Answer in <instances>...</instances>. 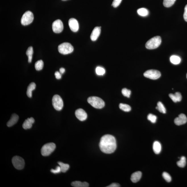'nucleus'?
Wrapping results in <instances>:
<instances>
[{"instance_id": "nucleus-1", "label": "nucleus", "mask_w": 187, "mask_h": 187, "mask_svg": "<svg viewBox=\"0 0 187 187\" xmlns=\"http://www.w3.org/2000/svg\"><path fill=\"white\" fill-rule=\"evenodd\" d=\"M99 146L103 153L107 154L114 153L117 146L115 138L110 134L103 136L101 139Z\"/></svg>"}, {"instance_id": "nucleus-2", "label": "nucleus", "mask_w": 187, "mask_h": 187, "mask_svg": "<svg viewBox=\"0 0 187 187\" xmlns=\"http://www.w3.org/2000/svg\"><path fill=\"white\" fill-rule=\"evenodd\" d=\"M88 102L93 107L96 109H101L105 106L104 101L97 97H90L88 99Z\"/></svg>"}, {"instance_id": "nucleus-3", "label": "nucleus", "mask_w": 187, "mask_h": 187, "mask_svg": "<svg viewBox=\"0 0 187 187\" xmlns=\"http://www.w3.org/2000/svg\"><path fill=\"white\" fill-rule=\"evenodd\" d=\"M161 39L160 36H156L149 40L146 44V48L148 49H154L161 45Z\"/></svg>"}, {"instance_id": "nucleus-4", "label": "nucleus", "mask_w": 187, "mask_h": 187, "mask_svg": "<svg viewBox=\"0 0 187 187\" xmlns=\"http://www.w3.org/2000/svg\"><path fill=\"white\" fill-rule=\"evenodd\" d=\"M58 50L62 54L67 55L73 51L74 47L69 43L65 42L59 45Z\"/></svg>"}, {"instance_id": "nucleus-5", "label": "nucleus", "mask_w": 187, "mask_h": 187, "mask_svg": "<svg viewBox=\"0 0 187 187\" xmlns=\"http://www.w3.org/2000/svg\"><path fill=\"white\" fill-rule=\"evenodd\" d=\"M56 146L53 143H49L45 144L41 149V153L42 156H48L54 151Z\"/></svg>"}, {"instance_id": "nucleus-6", "label": "nucleus", "mask_w": 187, "mask_h": 187, "mask_svg": "<svg viewBox=\"0 0 187 187\" xmlns=\"http://www.w3.org/2000/svg\"><path fill=\"white\" fill-rule=\"evenodd\" d=\"M52 103L55 110L59 111L63 109V103L61 97L58 95H55L52 99Z\"/></svg>"}, {"instance_id": "nucleus-7", "label": "nucleus", "mask_w": 187, "mask_h": 187, "mask_svg": "<svg viewBox=\"0 0 187 187\" xmlns=\"http://www.w3.org/2000/svg\"><path fill=\"white\" fill-rule=\"evenodd\" d=\"M34 20V16L32 13L30 11H27L23 14L21 20L22 24L24 26L30 24Z\"/></svg>"}, {"instance_id": "nucleus-8", "label": "nucleus", "mask_w": 187, "mask_h": 187, "mask_svg": "<svg viewBox=\"0 0 187 187\" xmlns=\"http://www.w3.org/2000/svg\"><path fill=\"white\" fill-rule=\"evenodd\" d=\"M12 163L14 167L18 170H21L24 167V160L20 156L14 157L12 159Z\"/></svg>"}, {"instance_id": "nucleus-9", "label": "nucleus", "mask_w": 187, "mask_h": 187, "mask_svg": "<svg viewBox=\"0 0 187 187\" xmlns=\"http://www.w3.org/2000/svg\"><path fill=\"white\" fill-rule=\"evenodd\" d=\"M144 76L151 80H157L161 76V73L159 71L156 70H149L144 74Z\"/></svg>"}, {"instance_id": "nucleus-10", "label": "nucleus", "mask_w": 187, "mask_h": 187, "mask_svg": "<svg viewBox=\"0 0 187 187\" xmlns=\"http://www.w3.org/2000/svg\"><path fill=\"white\" fill-rule=\"evenodd\" d=\"M52 28L54 32L56 33L61 32L63 29L62 22L60 20H55L52 24Z\"/></svg>"}, {"instance_id": "nucleus-11", "label": "nucleus", "mask_w": 187, "mask_h": 187, "mask_svg": "<svg viewBox=\"0 0 187 187\" xmlns=\"http://www.w3.org/2000/svg\"><path fill=\"white\" fill-rule=\"evenodd\" d=\"M75 115L76 118L82 121H85L88 117L86 112L82 109H78L76 110Z\"/></svg>"}, {"instance_id": "nucleus-12", "label": "nucleus", "mask_w": 187, "mask_h": 187, "mask_svg": "<svg viewBox=\"0 0 187 187\" xmlns=\"http://www.w3.org/2000/svg\"><path fill=\"white\" fill-rule=\"evenodd\" d=\"M68 24L70 30L73 32H77L79 28L78 22L74 18H71L68 21Z\"/></svg>"}, {"instance_id": "nucleus-13", "label": "nucleus", "mask_w": 187, "mask_h": 187, "mask_svg": "<svg viewBox=\"0 0 187 187\" xmlns=\"http://www.w3.org/2000/svg\"><path fill=\"white\" fill-rule=\"evenodd\" d=\"M187 121L186 116L184 114H181L179 115L178 117L175 119L174 123L177 126H180L185 124Z\"/></svg>"}, {"instance_id": "nucleus-14", "label": "nucleus", "mask_w": 187, "mask_h": 187, "mask_svg": "<svg viewBox=\"0 0 187 187\" xmlns=\"http://www.w3.org/2000/svg\"><path fill=\"white\" fill-rule=\"evenodd\" d=\"M101 27H96L93 29L90 36L92 41H95L99 38L101 33Z\"/></svg>"}, {"instance_id": "nucleus-15", "label": "nucleus", "mask_w": 187, "mask_h": 187, "mask_svg": "<svg viewBox=\"0 0 187 187\" xmlns=\"http://www.w3.org/2000/svg\"><path fill=\"white\" fill-rule=\"evenodd\" d=\"M35 122L34 119L32 117L28 118L25 120L23 124V128L25 130L30 129Z\"/></svg>"}, {"instance_id": "nucleus-16", "label": "nucleus", "mask_w": 187, "mask_h": 187, "mask_svg": "<svg viewBox=\"0 0 187 187\" xmlns=\"http://www.w3.org/2000/svg\"><path fill=\"white\" fill-rule=\"evenodd\" d=\"M169 97L174 103L180 102L182 100V96L180 93L177 92L174 94H170L169 95Z\"/></svg>"}, {"instance_id": "nucleus-17", "label": "nucleus", "mask_w": 187, "mask_h": 187, "mask_svg": "<svg viewBox=\"0 0 187 187\" xmlns=\"http://www.w3.org/2000/svg\"><path fill=\"white\" fill-rule=\"evenodd\" d=\"M142 176V173L140 171H138L132 174L131 176V180L133 183H137L140 180Z\"/></svg>"}, {"instance_id": "nucleus-18", "label": "nucleus", "mask_w": 187, "mask_h": 187, "mask_svg": "<svg viewBox=\"0 0 187 187\" xmlns=\"http://www.w3.org/2000/svg\"><path fill=\"white\" fill-rule=\"evenodd\" d=\"M19 119L18 116L16 114H14L11 116L10 120L8 122L7 125L8 127H11L15 124L17 121Z\"/></svg>"}, {"instance_id": "nucleus-19", "label": "nucleus", "mask_w": 187, "mask_h": 187, "mask_svg": "<svg viewBox=\"0 0 187 187\" xmlns=\"http://www.w3.org/2000/svg\"><path fill=\"white\" fill-rule=\"evenodd\" d=\"M153 151L156 154H158L161 153V143L158 141H155L153 144Z\"/></svg>"}, {"instance_id": "nucleus-20", "label": "nucleus", "mask_w": 187, "mask_h": 187, "mask_svg": "<svg viewBox=\"0 0 187 187\" xmlns=\"http://www.w3.org/2000/svg\"><path fill=\"white\" fill-rule=\"evenodd\" d=\"M36 86V84L34 82H32L28 85L26 92V94L28 97L31 98L32 97V92L35 89Z\"/></svg>"}, {"instance_id": "nucleus-21", "label": "nucleus", "mask_w": 187, "mask_h": 187, "mask_svg": "<svg viewBox=\"0 0 187 187\" xmlns=\"http://www.w3.org/2000/svg\"><path fill=\"white\" fill-rule=\"evenodd\" d=\"M72 186L74 187H88L89 184L86 182H82L80 181H76L72 182L71 184Z\"/></svg>"}, {"instance_id": "nucleus-22", "label": "nucleus", "mask_w": 187, "mask_h": 187, "mask_svg": "<svg viewBox=\"0 0 187 187\" xmlns=\"http://www.w3.org/2000/svg\"><path fill=\"white\" fill-rule=\"evenodd\" d=\"M33 53V48L32 47H30L26 51V55L28 58V62L31 63L32 61V55Z\"/></svg>"}, {"instance_id": "nucleus-23", "label": "nucleus", "mask_w": 187, "mask_h": 187, "mask_svg": "<svg viewBox=\"0 0 187 187\" xmlns=\"http://www.w3.org/2000/svg\"><path fill=\"white\" fill-rule=\"evenodd\" d=\"M170 59L171 63L174 65L178 64L181 61V59L180 57L175 55L171 56Z\"/></svg>"}, {"instance_id": "nucleus-24", "label": "nucleus", "mask_w": 187, "mask_h": 187, "mask_svg": "<svg viewBox=\"0 0 187 187\" xmlns=\"http://www.w3.org/2000/svg\"><path fill=\"white\" fill-rule=\"evenodd\" d=\"M137 13L139 15L142 16H146L148 15L149 11L148 9L142 8L138 9Z\"/></svg>"}, {"instance_id": "nucleus-25", "label": "nucleus", "mask_w": 187, "mask_h": 187, "mask_svg": "<svg viewBox=\"0 0 187 187\" xmlns=\"http://www.w3.org/2000/svg\"><path fill=\"white\" fill-rule=\"evenodd\" d=\"M156 109L161 113L164 114L166 113V111L165 107L162 103L161 102H158Z\"/></svg>"}, {"instance_id": "nucleus-26", "label": "nucleus", "mask_w": 187, "mask_h": 187, "mask_svg": "<svg viewBox=\"0 0 187 187\" xmlns=\"http://www.w3.org/2000/svg\"><path fill=\"white\" fill-rule=\"evenodd\" d=\"M177 164L179 167L181 168L184 167L186 165V158L185 157L182 156L180 158V161H177Z\"/></svg>"}, {"instance_id": "nucleus-27", "label": "nucleus", "mask_w": 187, "mask_h": 187, "mask_svg": "<svg viewBox=\"0 0 187 187\" xmlns=\"http://www.w3.org/2000/svg\"><path fill=\"white\" fill-rule=\"evenodd\" d=\"M58 164L61 167V172L65 173L68 170L69 168L68 164H64L61 162H58Z\"/></svg>"}, {"instance_id": "nucleus-28", "label": "nucleus", "mask_w": 187, "mask_h": 187, "mask_svg": "<svg viewBox=\"0 0 187 187\" xmlns=\"http://www.w3.org/2000/svg\"><path fill=\"white\" fill-rule=\"evenodd\" d=\"M44 66L43 62L42 60H39V61L36 62L35 64V67L36 70L40 71L43 68Z\"/></svg>"}, {"instance_id": "nucleus-29", "label": "nucleus", "mask_w": 187, "mask_h": 187, "mask_svg": "<svg viewBox=\"0 0 187 187\" xmlns=\"http://www.w3.org/2000/svg\"><path fill=\"white\" fill-rule=\"evenodd\" d=\"M120 109L124 112H128L131 110V107L128 104L121 103L119 104Z\"/></svg>"}, {"instance_id": "nucleus-30", "label": "nucleus", "mask_w": 187, "mask_h": 187, "mask_svg": "<svg viewBox=\"0 0 187 187\" xmlns=\"http://www.w3.org/2000/svg\"><path fill=\"white\" fill-rule=\"evenodd\" d=\"M176 0H164L163 5L165 7H169L173 5Z\"/></svg>"}, {"instance_id": "nucleus-31", "label": "nucleus", "mask_w": 187, "mask_h": 187, "mask_svg": "<svg viewBox=\"0 0 187 187\" xmlns=\"http://www.w3.org/2000/svg\"><path fill=\"white\" fill-rule=\"evenodd\" d=\"M96 72L98 75H103L105 74V69L101 67H97L96 69Z\"/></svg>"}, {"instance_id": "nucleus-32", "label": "nucleus", "mask_w": 187, "mask_h": 187, "mask_svg": "<svg viewBox=\"0 0 187 187\" xmlns=\"http://www.w3.org/2000/svg\"><path fill=\"white\" fill-rule=\"evenodd\" d=\"M147 119L151 123H155L156 122L157 117L156 115H153L152 114H149L147 116Z\"/></svg>"}, {"instance_id": "nucleus-33", "label": "nucleus", "mask_w": 187, "mask_h": 187, "mask_svg": "<svg viewBox=\"0 0 187 187\" xmlns=\"http://www.w3.org/2000/svg\"><path fill=\"white\" fill-rule=\"evenodd\" d=\"M122 93L123 96L129 98L131 94V91L126 88H124L122 90Z\"/></svg>"}, {"instance_id": "nucleus-34", "label": "nucleus", "mask_w": 187, "mask_h": 187, "mask_svg": "<svg viewBox=\"0 0 187 187\" xmlns=\"http://www.w3.org/2000/svg\"><path fill=\"white\" fill-rule=\"evenodd\" d=\"M163 177L166 182H170L172 180V177L169 174L166 172H164L163 173Z\"/></svg>"}, {"instance_id": "nucleus-35", "label": "nucleus", "mask_w": 187, "mask_h": 187, "mask_svg": "<svg viewBox=\"0 0 187 187\" xmlns=\"http://www.w3.org/2000/svg\"><path fill=\"white\" fill-rule=\"evenodd\" d=\"M122 0H114L112 3V6L116 8L121 4Z\"/></svg>"}, {"instance_id": "nucleus-36", "label": "nucleus", "mask_w": 187, "mask_h": 187, "mask_svg": "<svg viewBox=\"0 0 187 187\" xmlns=\"http://www.w3.org/2000/svg\"><path fill=\"white\" fill-rule=\"evenodd\" d=\"M51 172L54 174H58L61 172V168L60 166H57L55 169H52L51 170Z\"/></svg>"}, {"instance_id": "nucleus-37", "label": "nucleus", "mask_w": 187, "mask_h": 187, "mask_svg": "<svg viewBox=\"0 0 187 187\" xmlns=\"http://www.w3.org/2000/svg\"><path fill=\"white\" fill-rule=\"evenodd\" d=\"M185 21L187 22V4L185 6L184 9V12L183 15Z\"/></svg>"}, {"instance_id": "nucleus-38", "label": "nucleus", "mask_w": 187, "mask_h": 187, "mask_svg": "<svg viewBox=\"0 0 187 187\" xmlns=\"http://www.w3.org/2000/svg\"><path fill=\"white\" fill-rule=\"evenodd\" d=\"M55 74L56 79H58V80H59V79L61 78V74L60 72L57 71V72H55Z\"/></svg>"}, {"instance_id": "nucleus-39", "label": "nucleus", "mask_w": 187, "mask_h": 187, "mask_svg": "<svg viewBox=\"0 0 187 187\" xmlns=\"http://www.w3.org/2000/svg\"><path fill=\"white\" fill-rule=\"evenodd\" d=\"M120 185L117 183H113L111 184L107 187H120Z\"/></svg>"}, {"instance_id": "nucleus-40", "label": "nucleus", "mask_w": 187, "mask_h": 187, "mask_svg": "<svg viewBox=\"0 0 187 187\" xmlns=\"http://www.w3.org/2000/svg\"><path fill=\"white\" fill-rule=\"evenodd\" d=\"M60 72L62 74H63L65 72V70L63 68H61L60 69Z\"/></svg>"}, {"instance_id": "nucleus-41", "label": "nucleus", "mask_w": 187, "mask_h": 187, "mask_svg": "<svg viewBox=\"0 0 187 187\" xmlns=\"http://www.w3.org/2000/svg\"><path fill=\"white\" fill-rule=\"evenodd\" d=\"M62 1H67V0H62Z\"/></svg>"}, {"instance_id": "nucleus-42", "label": "nucleus", "mask_w": 187, "mask_h": 187, "mask_svg": "<svg viewBox=\"0 0 187 187\" xmlns=\"http://www.w3.org/2000/svg\"><path fill=\"white\" fill-rule=\"evenodd\" d=\"M186 77H187V74H186Z\"/></svg>"}]
</instances>
